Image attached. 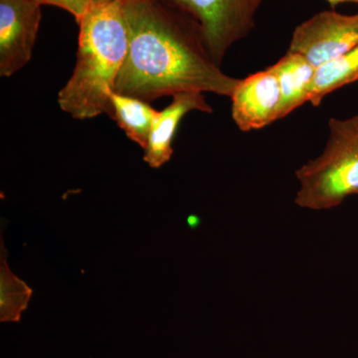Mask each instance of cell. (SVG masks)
<instances>
[{"instance_id": "6da1fadb", "label": "cell", "mask_w": 358, "mask_h": 358, "mask_svg": "<svg viewBox=\"0 0 358 358\" xmlns=\"http://www.w3.org/2000/svg\"><path fill=\"white\" fill-rule=\"evenodd\" d=\"M129 50L115 92L145 102L182 92L231 96L239 79L212 58L201 28L166 0H122Z\"/></svg>"}, {"instance_id": "7a4b0ae2", "label": "cell", "mask_w": 358, "mask_h": 358, "mask_svg": "<svg viewBox=\"0 0 358 358\" xmlns=\"http://www.w3.org/2000/svg\"><path fill=\"white\" fill-rule=\"evenodd\" d=\"M77 23L76 65L59 92L58 105L73 119L90 120L109 112L110 95L128 54L122 0L94 3Z\"/></svg>"}, {"instance_id": "3957f363", "label": "cell", "mask_w": 358, "mask_h": 358, "mask_svg": "<svg viewBox=\"0 0 358 358\" xmlns=\"http://www.w3.org/2000/svg\"><path fill=\"white\" fill-rule=\"evenodd\" d=\"M324 152L296 171V201L310 210H327L358 194V115L329 122Z\"/></svg>"}, {"instance_id": "277c9868", "label": "cell", "mask_w": 358, "mask_h": 358, "mask_svg": "<svg viewBox=\"0 0 358 358\" xmlns=\"http://www.w3.org/2000/svg\"><path fill=\"white\" fill-rule=\"evenodd\" d=\"M166 1L199 23L212 58L221 66L231 47L253 30L257 11L265 0Z\"/></svg>"}, {"instance_id": "5b68a950", "label": "cell", "mask_w": 358, "mask_h": 358, "mask_svg": "<svg viewBox=\"0 0 358 358\" xmlns=\"http://www.w3.org/2000/svg\"><path fill=\"white\" fill-rule=\"evenodd\" d=\"M358 47V13L333 10L315 14L294 29L289 52L300 54L315 68Z\"/></svg>"}, {"instance_id": "8992f818", "label": "cell", "mask_w": 358, "mask_h": 358, "mask_svg": "<svg viewBox=\"0 0 358 358\" xmlns=\"http://www.w3.org/2000/svg\"><path fill=\"white\" fill-rule=\"evenodd\" d=\"M41 6L34 0H0V76H13L29 63Z\"/></svg>"}, {"instance_id": "52a82bcc", "label": "cell", "mask_w": 358, "mask_h": 358, "mask_svg": "<svg viewBox=\"0 0 358 358\" xmlns=\"http://www.w3.org/2000/svg\"><path fill=\"white\" fill-rule=\"evenodd\" d=\"M230 98L233 121L242 131L261 129L278 121L281 90L270 67L239 79Z\"/></svg>"}, {"instance_id": "ba28073f", "label": "cell", "mask_w": 358, "mask_h": 358, "mask_svg": "<svg viewBox=\"0 0 358 358\" xmlns=\"http://www.w3.org/2000/svg\"><path fill=\"white\" fill-rule=\"evenodd\" d=\"M213 113V108L206 101L202 92H182L173 96V102L164 110H159L143 160L152 169H159L166 164L173 155V143L179 122L188 113Z\"/></svg>"}, {"instance_id": "9c48e42d", "label": "cell", "mask_w": 358, "mask_h": 358, "mask_svg": "<svg viewBox=\"0 0 358 358\" xmlns=\"http://www.w3.org/2000/svg\"><path fill=\"white\" fill-rule=\"evenodd\" d=\"M270 68L277 76L281 90L278 120H282L308 102L315 68L303 56L289 51Z\"/></svg>"}, {"instance_id": "30bf717a", "label": "cell", "mask_w": 358, "mask_h": 358, "mask_svg": "<svg viewBox=\"0 0 358 358\" xmlns=\"http://www.w3.org/2000/svg\"><path fill=\"white\" fill-rule=\"evenodd\" d=\"M157 114L159 110L154 109L150 103L115 92L110 93L107 115L117 122L129 140L143 150L147 148Z\"/></svg>"}, {"instance_id": "8fae6325", "label": "cell", "mask_w": 358, "mask_h": 358, "mask_svg": "<svg viewBox=\"0 0 358 358\" xmlns=\"http://www.w3.org/2000/svg\"><path fill=\"white\" fill-rule=\"evenodd\" d=\"M358 80V47L315 68L308 102L317 107L329 94Z\"/></svg>"}, {"instance_id": "7c38bea8", "label": "cell", "mask_w": 358, "mask_h": 358, "mask_svg": "<svg viewBox=\"0 0 358 358\" xmlns=\"http://www.w3.org/2000/svg\"><path fill=\"white\" fill-rule=\"evenodd\" d=\"M32 289L13 274L7 265V252L1 238L0 254V322H20L22 313L28 308Z\"/></svg>"}, {"instance_id": "4fadbf2b", "label": "cell", "mask_w": 358, "mask_h": 358, "mask_svg": "<svg viewBox=\"0 0 358 358\" xmlns=\"http://www.w3.org/2000/svg\"><path fill=\"white\" fill-rule=\"evenodd\" d=\"M41 6H52L64 9L74 16L77 22L88 13L94 4L93 0H34Z\"/></svg>"}, {"instance_id": "5bb4252c", "label": "cell", "mask_w": 358, "mask_h": 358, "mask_svg": "<svg viewBox=\"0 0 358 358\" xmlns=\"http://www.w3.org/2000/svg\"><path fill=\"white\" fill-rule=\"evenodd\" d=\"M326 1L329 2V6L333 7V8L338 6V4L345 3V2H352V3L358 4V0H326Z\"/></svg>"}, {"instance_id": "9a60e30c", "label": "cell", "mask_w": 358, "mask_h": 358, "mask_svg": "<svg viewBox=\"0 0 358 358\" xmlns=\"http://www.w3.org/2000/svg\"><path fill=\"white\" fill-rule=\"evenodd\" d=\"M94 3H107V2L121 1V0H93Z\"/></svg>"}]
</instances>
